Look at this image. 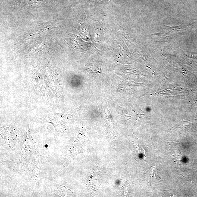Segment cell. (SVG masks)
Returning <instances> with one entry per match:
<instances>
[{
  "mask_svg": "<svg viewBox=\"0 0 197 197\" xmlns=\"http://www.w3.org/2000/svg\"><path fill=\"white\" fill-rule=\"evenodd\" d=\"M149 173V175L150 177H149V180H150V179H154V178H155V179H157V169L156 168L155 165L152 168H151V171H150Z\"/></svg>",
  "mask_w": 197,
  "mask_h": 197,
  "instance_id": "6da1fadb",
  "label": "cell"
},
{
  "mask_svg": "<svg viewBox=\"0 0 197 197\" xmlns=\"http://www.w3.org/2000/svg\"><path fill=\"white\" fill-rule=\"evenodd\" d=\"M45 148H48V145H45Z\"/></svg>",
  "mask_w": 197,
  "mask_h": 197,
  "instance_id": "7a4b0ae2",
  "label": "cell"
}]
</instances>
